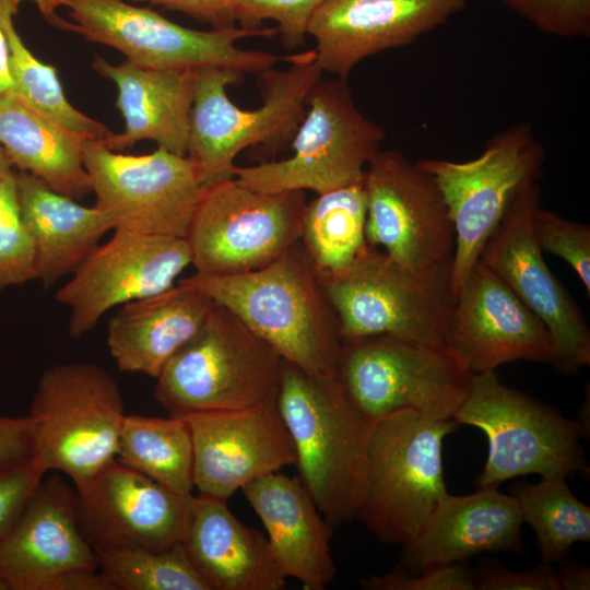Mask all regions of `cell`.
Instances as JSON below:
<instances>
[{
	"label": "cell",
	"mask_w": 590,
	"mask_h": 590,
	"mask_svg": "<svg viewBox=\"0 0 590 590\" xmlns=\"http://www.w3.org/2000/svg\"><path fill=\"white\" fill-rule=\"evenodd\" d=\"M285 61L287 68L258 75L262 104L255 109L238 107L227 94V86L244 74L225 68L196 70L187 156L202 187L234 177V162L243 150H279L291 142L322 71L314 49L286 56Z\"/></svg>",
	"instance_id": "cell-2"
},
{
	"label": "cell",
	"mask_w": 590,
	"mask_h": 590,
	"mask_svg": "<svg viewBox=\"0 0 590 590\" xmlns=\"http://www.w3.org/2000/svg\"><path fill=\"white\" fill-rule=\"evenodd\" d=\"M214 302L179 280L155 295L119 306L107 324V346L117 367L156 378L205 322Z\"/></svg>",
	"instance_id": "cell-26"
},
{
	"label": "cell",
	"mask_w": 590,
	"mask_h": 590,
	"mask_svg": "<svg viewBox=\"0 0 590 590\" xmlns=\"http://www.w3.org/2000/svg\"><path fill=\"white\" fill-rule=\"evenodd\" d=\"M446 345L473 374L515 361L554 359L544 323L480 260L451 305Z\"/></svg>",
	"instance_id": "cell-20"
},
{
	"label": "cell",
	"mask_w": 590,
	"mask_h": 590,
	"mask_svg": "<svg viewBox=\"0 0 590 590\" xmlns=\"http://www.w3.org/2000/svg\"><path fill=\"white\" fill-rule=\"evenodd\" d=\"M161 5L167 10L184 13L197 21L208 23L213 28L235 26V0H131Z\"/></svg>",
	"instance_id": "cell-43"
},
{
	"label": "cell",
	"mask_w": 590,
	"mask_h": 590,
	"mask_svg": "<svg viewBox=\"0 0 590 590\" xmlns=\"http://www.w3.org/2000/svg\"><path fill=\"white\" fill-rule=\"evenodd\" d=\"M83 164L113 231L186 238L203 191L194 162L163 148L144 155L85 139Z\"/></svg>",
	"instance_id": "cell-15"
},
{
	"label": "cell",
	"mask_w": 590,
	"mask_h": 590,
	"mask_svg": "<svg viewBox=\"0 0 590 590\" xmlns=\"http://www.w3.org/2000/svg\"><path fill=\"white\" fill-rule=\"evenodd\" d=\"M276 405L291 436L298 477L332 526L355 519L368 423L334 373L311 375L283 362Z\"/></svg>",
	"instance_id": "cell-3"
},
{
	"label": "cell",
	"mask_w": 590,
	"mask_h": 590,
	"mask_svg": "<svg viewBox=\"0 0 590 590\" xmlns=\"http://www.w3.org/2000/svg\"><path fill=\"white\" fill-rule=\"evenodd\" d=\"M386 133L356 106L347 78H320L290 142L292 155L253 166H235L245 186L269 191L320 194L364 179Z\"/></svg>",
	"instance_id": "cell-10"
},
{
	"label": "cell",
	"mask_w": 590,
	"mask_h": 590,
	"mask_svg": "<svg viewBox=\"0 0 590 590\" xmlns=\"http://www.w3.org/2000/svg\"><path fill=\"white\" fill-rule=\"evenodd\" d=\"M544 162L543 145L533 127L526 122L496 133L475 158L417 161L438 187L453 226L451 303L509 205L523 189L536 182Z\"/></svg>",
	"instance_id": "cell-7"
},
{
	"label": "cell",
	"mask_w": 590,
	"mask_h": 590,
	"mask_svg": "<svg viewBox=\"0 0 590 590\" xmlns=\"http://www.w3.org/2000/svg\"><path fill=\"white\" fill-rule=\"evenodd\" d=\"M365 237L404 269L448 284L453 226L432 176L401 152L380 150L368 163Z\"/></svg>",
	"instance_id": "cell-14"
},
{
	"label": "cell",
	"mask_w": 590,
	"mask_h": 590,
	"mask_svg": "<svg viewBox=\"0 0 590 590\" xmlns=\"http://www.w3.org/2000/svg\"><path fill=\"white\" fill-rule=\"evenodd\" d=\"M36 456L0 468V543L10 533L27 502L48 473Z\"/></svg>",
	"instance_id": "cell-40"
},
{
	"label": "cell",
	"mask_w": 590,
	"mask_h": 590,
	"mask_svg": "<svg viewBox=\"0 0 590 590\" xmlns=\"http://www.w3.org/2000/svg\"><path fill=\"white\" fill-rule=\"evenodd\" d=\"M335 374L352 405L370 424L404 409L436 421L455 420L474 376L446 344L388 335L342 340Z\"/></svg>",
	"instance_id": "cell-8"
},
{
	"label": "cell",
	"mask_w": 590,
	"mask_h": 590,
	"mask_svg": "<svg viewBox=\"0 0 590 590\" xmlns=\"http://www.w3.org/2000/svg\"><path fill=\"white\" fill-rule=\"evenodd\" d=\"M320 278L342 340L388 335L446 344L452 305L447 283L417 275L368 244L347 268Z\"/></svg>",
	"instance_id": "cell-13"
},
{
	"label": "cell",
	"mask_w": 590,
	"mask_h": 590,
	"mask_svg": "<svg viewBox=\"0 0 590 590\" xmlns=\"http://www.w3.org/2000/svg\"><path fill=\"white\" fill-rule=\"evenodd\" d=\"M33 455L34 435L30 416L0 414V468L23 461Z\"/></svg>",
	"instance_id": "cell-42"
},
{
	"label": "cell",
	"mask_w": 590,
	"mask_h": 590,
	"mask_svg": "<svg viewBox=\"0 0 590 590\" xmlns=\"http://www.w3.org/2000/svg\"><path fill=\"white\" fill-rule=\"evenodd\" d=\"M366 212L364 179L306 203L299 243L319 273L347 268L364 249Z\"/></svg>",
	"instance_id": "cell-31"
},
{
	"label": "cell",
	"mask_w": 590,
	"mask_h": 590,
	"mask_svg": "<svg viewBox=\"0 0 590 590\" xmlns=\"http://www.w3.org/2000/svg\"><path fill=\"white\" fill-rule=\"evenodd\" d=\"M540 32L566 39L590 37V0H498Z\"/></svg>",
	"instance_id": "cell-38"
},
{
	"label": "cell",
	"mask_w": 590,
	"mask_h": 590,
	"mask_svg": "<svg viewBox=\"0 0 590 590\" xmlns=\"http://www.w3.org/2000/svg\"><path fill=\"white\" fill-rule=\"evenodd\" d=\"M193 445L198 495L226 500L245 485L295 465L294 446L276 397L252 406L185 416Z\"/></svg>",
	"instance_id": "cell-19"
},
{
	"label": "cell",
	"mask_w": 590,
	"mask_h": 590,
	"mask_svg": "<svg viewBox=\"0 0 590 590\" xmlns=\"http://www.w3.org/2000/svg\"><path fill=\"white\" fill-rule=\"evenodd\" d=\"M465 0H328L307 34L322 72L347 78L364 59L402 47L465 9Z\"/></svg>",
	"instance_id": "cell-21"
},
{
	"label": "cell",
	"mask_w": 590,
	"mask_h": 590,
	"mask_svg": "<svg viewBox=\"0 0 590 590\" xmlns=\"http://www.w3.org/2000/svg\"><path fill=\"white\" fill-rule=\"evenodd\" d=\"M510 495L522 523L535 532L542 562H564L573 544L590 541V507L573 494L566 479L514 483Z\"/></svg>",
	"instance_id": "cell-33"
},
{
	"label": "cell",
	"mask_w": 590,
	"mask_h": 590,
	"mask_svg": "<svg viewBox=\"0 0 590 590\" xmlns=\"http://www.w3.org/2000/svg\"><path fill=\"white\" fill-rule=\"evenodd\" d=\"M21 216L36 250L37 280L51 287L74 273L113 229L99 208L84 206L25 172L15 174Z\"/></svg>",
	"instance_id": "cell-28"
},
{
	"label": "cell",
	"mask_w": 590,
	"mask_h": 590,
	"mask_svg": "<svg viewBox=\"0 0 590 590\" xmlns=\"http://www.w3.org/2000/svg\"><path fill=\"white\" fill-rule=\"evenodd\" d=\"M305 191L269 192L235 177L203 187L186 240L196 273L235 275L274 262L300 240Z\"/></svg>",
	"instance_id": "cell-12"
},
{
	"label": "cell",
	"mask_w": 590,
	"mask_h": 590,
	"mask_svg": "<svg viewBox=\"0 0 590 590\" xmlns=\"http://www.w3.org/2000/svg\"><path fill=\"white\" fill-rule=\"evenodd\" d=\"M75 492L80 528L94 550L162 551L180 543L193 497L117 459Z\"/></svg>",
	"instance_id": "cell-18"
},
{
	"label": "cell",
	"mask_w": 590,
	"mask_h": 590,
	"mask_svg": "<svg viewBox=\"0 0 590 590\" xmlns=\"http://www.w3.org/2000/svg\"><path fill=\"white\" fill-rule=\"evenodd\" d=\"M455 420L486 435L488 452L477 487L528 474L568 479L589 471L578 421L504 385L495 370L474 374Z\"/></svg>",
	"instance_id": "cell-9"
},
{
	"label": "cell",
	"mask_w": 590,
	"mask_h": 590,
	"mask_svg": "<svg viewBox=\"0 0 590 590\" xmlns=\"http://www.w3.org/2000/svg\"><path fill=\"white\" fill-rule=\"evenodd\" d=\"M116 459L176 493L191 495L194 489L193 445L186 417L126 414Z\"/></svg>",
	"instance_id": "cell-30"
},
{
	"label": "cell",
	"mask_w": 590,
	"mask_h": 590,
	"mask_svg": "<svg viewBox=\"0 0 590 590\" xmlns=\"http://www.w3.org/2000/svg\"><path fill=\"white\" fill-rule=\"evenodd\" d=\"M0 590H8L7 586L0 580Z\"/></svg>",
	"instance_id": "cell-48"
},
{
	"label": "cell",
	"mask_w": 590,
	"mask_h": 590,
	"mask_svg": "<svg viewBox=\"0 0 590 590\" xmlns=\"http://www.w3.org/2000/svg\"><path fill=\"white\" fill-rule=\"evenodd\" d=\"M33 423L34 455L48 471L83 484L116 459L126 416L117 381L92 362L47 368L27 414Z\"/></svg>",
	"instance_id": "cell-11"
},
{
	"label": "cell",
	"mask_w": 590,
	"mask_h": 590,
	"mask_svg": "<svg viewBox=\"0 0 590 590\" xmlns=\"http://www.w3.org/2000/svg\"><path fill=\"white\" fill-rule=\"evenodd\" d=\"M37 280L36 250L21 216L15 173L0 184V293Z\"/></svg>",
	"instance_id": "cell-35"
},
{
	"label": "cell",
	"mask_w": 590,
	"mask_h": 590,
	"mask_svg": "<svg viewBox=\"0 0 590 590\" xmlns=\"http://www.w3.org/2000/svg\"><path fill=\"white\" fill-rule=\"evenodd\" d=\"M181 280L232 311L283 361L316 376L335 373L339 320L300 243L259 270Z\"/></svg>",
	"instance_id": "cell-1"
},
{
	"label": "cell",
	"mask_w": 590,
	"mask_h": 590,
	"mask_svg": "<svg viewBox=\"0 0 590 590\" xmlns=\"http://www.w3.org/2000/svg\"><path fill=\"white\" fill-rule=\"evenodd\" d=\"M521 526L517 500L498 485L463 496L447 493L418 533L401 545V565L418 574L483 552L521 554Z\"/></svg>",
	"instance_id": "cell-23"
},
{
	"label": "cell",
	"mask_w": 590,
	"mask_h": 590,
	"mask_svg": "<svg viewBox=\"0 0 590 590\" xmlns=\"http://www.w3.org/2000/svg\"><path fill=\"white\" fill-rule=\"evenodd\" d=\"M559 590H589L590 568L585 565L566 564L556 569Z\"/></svg>",
	"instance_id": "cell-45"
},
{
	"label": "cell",
	"mask_w": 590,
	"mask_h": 590,
	"mask_svg": "<svg viewBox=\"0 0 590 590\" xmlns=\"http://www.w3.org/2000/svg\"><path fill=\"white\" fill-rule=\"evenodd\" d=\"M85 139L30 107L11 91L0 93V145L12 165L72 199L92 191L83 164Z\"/></svg>",
	"instance_id": "cell-29"
},
{
	"label": "cell",
	"mask_w": 590,
	"mask_h": 590,
	"mask_svg": "<svg viewBox=\"0 0 590 590\" xmlns=\"http://www.w3.org/2000/svg\"><path fill=\"white\" fill-rule=\"evenodd\" d=\"M12 167L13 165L9 156L7 155L3 148L0 145V184L10 173L13 172Z\"/></svg>",
	"instance_id": "cell-47"
},
{
	"label": "cell",
	"mask_w": 590,
	"mask_h": 590,
	"mask_svg": "<svg viewBox=\"0 0 590 590\" xmlns=\"http://www.w3.org/2000/svg\"><path fill=\"white\" fill-rule=\"evenodd\" d=\"M12 81L9 71V51L2 30L0 28V93L10 91Z\"/></svg>",
	"instance_id": "cell-46"
},
{
	"label": "cell",
	"mask_w": 590,
	"mask_h": 590,
	"mask_svg": "<svg viewBox=\"0 0 590 590\" xmlns=\"http://www.w3.org/2000/svg\"><path fill=\"white\" fill-rule=\"evenodd\" d=\"M24 0H0V28L9 51L11 92L38 113L86 139H105L113 132L75 109L63 94L57 70L40 62L19 36L13 16Z\"/></svg>",
	"instance_id": "cell-32"
},
{
	"label": "cell",
	"mask_w": 590,
	"mask_h": 590,
	"mask_svg": "<svg viewBox=\"0 0 590 590\" xmlns=\"http://www.w3.org/2000/svg\"><path fill=\"white\" fill-rule=\"evenodd\" d=\"M477 590H559L556 569L541 562L529 570L514 571L500 565L473 570Z\"/></svg>",
	"instance_id": "cell-41"
},
{
	"label": "cell",
	"mask_w": 590,
	"mask_h": 590,
	"mask_svg": "<svg viewBox=\"0 0 590 590\" xmlns=\"http://www.w3.org/2000/svg\"><path fill=\"white\" fill-rule=\"evenodd\" d=\"M97 568V554L80 528L75 488L49 471L0 543V580L8 590H39L61 573Z\"/></svg>",
	"instance_id": "cell-22"
},
{
	"label": "cell",
	"mask_w": 590,
	"mask_h": 590,
	"mask_svg": "<svg viewBox=\"0 0 590 590\" xmlns=\"http://www.w3.org/2000/svg\"><path fill=\"white\" fill-rule=\"evenodd\" d=\"M459 426L456 420L436 421L410 409L370 424L355 519L380 542L411 541L448 493L442 441Z\"/></svg>",
	"instance_id": "cell-5"
},
{
	"label": "cell",
	"mask_w": 590,
	"mask_h": 590,
	"mask_svg": "<svg viewBox=\"0 0 590 590\" xmlns=\"http://www.w3.org/2000/svg\"><path fill=\"white\" fill-rule=\"evenodd\" d=\"M328 0H235L234 16L244 28H261L271 20L278 23V33L288 49L300 46L308 35L309 22Z\"/></svg>",
	"instance_id": "cell-37"
},
{
	"label": "cell",
	"mask_w": 590,
	"mask_h": 590,
	"mask_svg": "<svg viewBox=\"0 0 590 590\" xmlns=\"http://www.w3.org/2000/svg\"><path fill=\"white\" fill-rule=\"evenodd\" d=\"M283 358L214 302L198 333L165 364L155 401L169 416L237 410L276 397Z\"/></svg>",
	"instance_id": "cell-6"
},
{
	"label": "cell",
	"mask_w": 590,
	"mask_h": 590,
	"mask_svg": "<svg viewBox=\"0 0 590 590\" xmlns=\"http://www.w3.org/2000/svg\"><path fill=\"white\" fill-rule=\"evenodd\" d=\"M361 587L365 590H475L473 570L463 563L418 574L400 564L389 573L361 579Z\"/></svg>",
	"instance_id": "cell-39"
},
{
	"label": "cell",
	"mask_w": 590,
	"mask_h": 590,
	"mask_svg": "<svg viewBox=\"0 0 590 590\" xmlns=\"http://www.w3.org/2000/svg\"><path fill=\"white\" fill-rule=\"evenodd\" d=\"M533 233L542 251L565 260L590 296V227L565 219L541 204L533 214Z\"/></svg>",
	"instance_id": "cell-36"
},
{
	"label": "cell",
	"mask_w": 590,
	"mask_h": 590,
	"mask_svg": "<svg viewBox=\"0 0 590 590\" xmlns=\"http://www.w3.org/2000/svg\"><path fill=\"white\" fill-rule=\"evenodd\" d=\"M35 3L49 21L57 17L58 26L113 47L128 61L143 68H225L259 75L285 60V57L241 49L237 45L246 37L272 36L278 33L276 27L231 26L199 31L125 0H36Z\"/></svg>",
	"instance_id": "cell-4"
},
{
	"label": "cell",
	"mask_w": 590,
	"mask_h": 590,
	"mask_svg": "<svg viewBox=\"0 0 590 590\" xmlns=\"http://www.w3.org/2000/svg\"><path fill=\"white\" fill-rule=\"evenodd\" d=\"M39 590H116L99 573L92 569H73L44 581Z\"/></svg>",
	"instance_id": "cell-44"
},
{
	"label": "cell",
	"mask_w": 590,
	"mask_h": 590,
	"mask_svg": "<svg viewBox=\"0 0 590 590\" xmlns=\"http://www.w3.org/2000/svg\"><path fill=\"white\" fill-rule=\"evenodd\" d=\"M212 590H280L286 577L268 539L240 522L226 500L192 497L180 542Z\"/></svg>",
	"instance_id": "cell-25"
},
{
	"label": "cell",
	"mask_w": 590,
	"mask_h": 590,
	"mask_svg": "<svg viewBox=\"0 0 590 590\" xmlns=\"http://www.w3.org/2000/svg\"><path fill=\"white\" fill-rule=\"evenodd\" d=\"M189 264L186 238L114 231L56 293L68 333L79 339L111 308L168 290Z\"/></svg>",
	"instance_id": "cell-17"
},
{
	"label": "cell",
	"mask_w": 590,
	"mask_h": 590,
	"mask_svg": "<svg viewBox=\"0 0 590 590\" xmlns=\"http://www.w3.org/2000/svg\"><path fill=\"white\" fill-rule=\"evenodd\" d=\"M101 574L116 590H212L181 543L162 550H95Z\"/></svg>",
	"instance_id": "cell-34"
},
{
	"label": "cell",
	"mask_w": 590,
	"mask_h": 590,
	"mask_svg": "<svg viewBox=\"0 0 590 590\" xmlns=\"http://www.w3.org/2000/svg\"><path fill=\"white\" fill-rule=\"evenodd\" d=\"M241 491L262 521L285 577L297 579L305 590H323L337 573L330 547L333 527L300 479L278 471Z\"/></svg>",
	"instance_id": "cell-24"
},
{
	"label": "cell",
	"mask_w": 590,
	"mask_h": 590,
	"mask_svg": "<svg viewBox=\"0 0 590 590\" xmlns=\"http://www.w3.org/2000/svg\"><path fill=\"white\" fill-rule=\"evenodd\" d=\"M538 182L523 189L486 241L480 261L539 317L553 342L552 366L570 374L590 365V331L582 311L547 267L533 233Z\"/></svg>",
	"instance_id": "cell-16"
},
{
	"label": "cell",
	"mask_w": 590,
	"mask_h": 590,
	"mask_svg": "<svg viewBox=\"0 0 590 590\" xmlns=\"http://www.w3.org/2000/svg\"><path fill=\"white\" fill-rule=\"evenodd\" d=\"M94 70L118 88L117 107L125 130L103 139L111 151L152 140L157 148L186 156L196 70H161L139 67L126 60L113 64L98 57Z\"/></svg>",
	"instance_id": "cell-27"
}]
</instances>
